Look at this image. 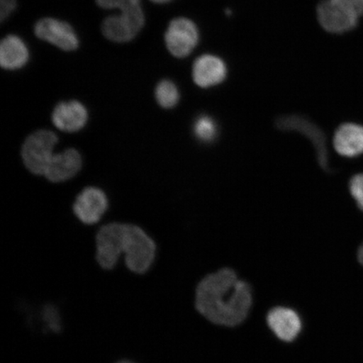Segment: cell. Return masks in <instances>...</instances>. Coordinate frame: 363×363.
I'll use <instances>...</instances> for the list:
<instances>
[{
    "mask_svg": "<svg viewBox=\"0 0 363 363\" xmlns=\"http://www.w3.org/2000/svg\"><path fill=\"white\" fill-rule=\"evenodd\" d=\"M252 303V289L235 271L224 269L208 275L198 285L196 308L213 323L235 326L246 319Z\"/></svg>",
    "mask_w": 363,
    "mask_h": 363,
    "instance_id": "1",
    "label": "cell"
},
{
    "mask_svg": "<svg viewBox=\"0 0 363 363\" xmlns=\"http://www.w3.org/2000/svg\"><path fill=\"white\" fill-rule=\"evenodd\" d=\"M123 252L127 267L142 274L150 269L155 259L156 245L140 227L125 224Z\"/></svg>",
    "mask_w": 363,
    "mask_h": 363,
    "instance_id": "2",
    "label": "cell"
},
{
    "mask_svg": "<svg viewBox=\"0 0 363 363\" xmlns=\"http://www.w3.org/2000/svg\"><path fill=\"white\" fill-rule=\"evenodd\" d=\"M58 143L57 135L51 130H40L27 138L21 150L23 162L35 175L44 176L52 161L54 148Z\"/></svg>",
    "mask_w": 363,
    "mask_h": 363,
    "instance_id": "3",
    "label": "cell"
},
{
    "mask_svg": "<svg viewBox=\"0 0 363 363\" xmlns=\"http://www.w3.org/2000/svg\"><path fill=\"white\" fill-rule=\"evenodd\" d=\"M317 18L322 28L333 35L352 33L361 18L339 0H322L317 6Z\"/></svg>",
    "mask_w": 363,
    "mask_h": 363,
    "instance_id": "4",
    "label": "cell"
},
{
    "mask_svg": "<svg viewBox=\"0 0 363 363\" xmlns=\"http://www.w3.org/2000/svg\"><path fill=\"white\" fill-rule=\"evenodd\" d=\"M125 224L111 223L101 227L96 237V259L104 269L111 270L123 253Z\"/></svg>",
    "mask_w": 363,
    "mask_h": 363,
    "instance_id": "5",
    "label": "cell"
},
{
    "mask_svg": "<svg viewBox=\"0 0 363 363\" xmlns=\"http://www.w3.org/2000/svg\"><path fill=\"white\" fill-rule=\"evenodd\" d=\"M145 16L142 7L121 12L120 16L106 18L102 24V33L115 43H127L133 40L143 29Z\"/></svg>",
    "mask_w": 363,
    "mask_h": 363,
    "instance_id": "6",
    "label": "cell"
},
{
    "mask_svg": "<svg viewBox=\"0 0 363 363\" xmlns=\"http://www.w3.org/2000/svg\"><path fill=\"white\" fill-rule=\"evenodd\" d=\"M198 42L199 30L192 21L181 17L170 22L165 34V43L172 55L179 58L189 56Z\"/></svg>",
    "mask_w": 363,
    "mask_h": 363,
    "instance_id": "7",
    "label": "cell"
},
{
    "mask_svg": "<svg viewBox=\"0 0 363 363\" xmlns=\"http://www.w3.org/2000/svg\"><path fill=\"white\" fill-rule=\"evenodd\" d=\"M276 124L280 130H295L306 135L316 149L318 162H319L322 169L328 172L330 171L326 138L323 131L319 127L306 119V118L298 116L281 117L277 120Z\"/></svg>",
    "mask_w": 363,
    "mask_h": 363,
    "instance_id": "8",
    "label": "cell"
},
{
    "mask_svg": "<svg viewBox=\"0 0 363 363\" xmlns=\"http://www.w3.org/2000/svg\"><path fill=\"white\" fill-rule=\"evenodd\" d=\"M34 30L39 39L56 45L63 51H74L79 48L78 36L65 21L45 18L36 23Z\"/></svg>",
    "mask_w": 363,
    "mask_h": 363,
    "instance_id": "9",
    "label": "cell"
},
{
    "mask_svg": "<svg viewBox=\"0 0 363 363\" xmlns=\"http://www.w3.org/2000/svg\"><path fill=\"white\" fill-rule=\"evenodd\" d=\"M108 210V199L101 189L86 188L76 198L74 212L81 222L93 225L101 220Z\"/></svg>",
    "mask_w": 363,
    "mask_h": 363,
    "instance_id": "10",
    "label": "cell"
},
{
    "mask_svg": "<svg viewBox=\"0 0 363 363\" xmlns=\"http://www.w3.org/2000/svg\"><path fill=\"white\" fill-rule=\"evenodd\" d=\"M333 146L339 155L356 157L363 154V125L356 121L344 122L335 130Z\"/></svg>",
    "mask_w": 363,
    "mask_h": 363,
    "instance_id": "11",
    "label": "cell"
},
{
    "mask_svg": "<svg viewBox=\"0 0 363 363\" xmlns=\"http://www.w3.org/2000/svg\"><path fill=\"white\" fill-rule=\"evenodd\" d=\"M52 123L65 133H76L83 129L88 121V111L79 101L58 104L52 116Z\"/></svg>",
    "mask_w": 363,
    "mask_h": 363,
    "instance_id": "12",
    "label": "cell"
},
{
    "mask_svg": "<svg viewBox=\"0 0 363 363\" xmlns=\"http://www.w3.org/2000/svg\"><path fill=\"white\" fill-rule=\"evenodd\" d=\"M227 74L223 60L214 55H203L194 62L193 79L194 83L201 88H210L222 83Z\"/></svg>",
    "mask_w": 363,
    "mask_h": 363,
    "instance_id": "13",
    "label": "cell"
},
{
    "mask_svg": "<svg viewBox=\"0 0 363 363\" xmlns=\"http://www.w3.org/2000/svg\"><path fill=\"white\" fill-rule=\"evenodd\" d=\"M270 329L280 340L292 342L298 337L302 328L301 318L291 308L277 307L272 308L267 317Z\"/></svg>",
    "mask_w": 363,
    "mask_h": 363,
    "instance_id": "14",
    "label": "cell"
},
{
    "mask_svg": "<svg viewBox=\"0 0 363 363\" xmlns=\"http://www.w3.org/2000/svg\"><path fill=\"white\" fill-rule=\"evenodd\" d=\"M82 164L80 153L74 148L67 149L54 156L44 176L52 183H62L74 178L81 170Z\"/></svg>",
    "mask_w": 363,
    "mask_h": 363,
    "instance_id": "15",
    "label": "cell"
},
{
    "mask_svg": "<svg viewBox=\"0 0 363 363\" xmlns=\"http://www.w3.org/2000/svg\"><path fill=\"white\" fill-rule=\"evenodd\" d=\"M29 59V51L19 36L8 35L0 45V65L7 70L19 69Z\"/></svg>",
    "mask_w": 363,
    "mask_h": 363,
    "instance_id": "16",
    "label": "cell"
},
{
    "mask_svg": "<svg viewBox=\"0 0 363 363\" xmlns=\"http://www.w3.org/2000/svg\"><path fill=\"white\" fill-rule=\"evenodd\" d=\"M155 97L159 106L172 108L179 101V92L174 83L170 80H162L157 86Z\"/></svg>",
    "mask_w": 363,
    "mask_h": 363,
    "instance_id": "17",
    "label": "cell"
},
{
    "mask_svg": "<svg viewBox=\"0 0 363 363\" xmlns=\"http://www.w3.org/2000/svg\"><path fill=\"white\" fill-rule=\"evenodd\" d=\"M194 133L195 136L203 143L213 142L218 134L216 121L210 116L199 117L194 122Z\"/></svg>",
    "mask_w": 363,
    "mask_h": 363,
    "instance_id": "18",
    "label": "cell"
},
{
    "mask_svg": "<svg viewBox=\"0 0 363 363\" xmlns=\"http://www.w3.org/2000/svg\"><path fill=\"white\" fill-rule=\"evenodd\" d=\"M98 6L103 9H119L122 12L130 11L140 6V0H96Z\"/></svg>",
    "mask_w": 363,
    "mask_h": 363,
    "instance_id": "19",
    "label": "cell"
},
{
    "mask_svg": "<svg viewBox=\"0 0 363 363\" xmlns=\"http://www.w3.org/2000/svg\"><path fill=\"white\" fill-rule=\"evenodd\" d=\"M350 192L358 208L363 211V174L352 177L350 181Z\"/></svg>",
    "mask_w": 363,
    "mask_h": 363,
    "instance_id": "20",
    "label": "cell"
},
{
    "mask_svg": "<svg viewBox=\"0 0 363 363\" xmlns=\"http://www.w3.org/2000/svg\"><path fill=\"white\" fill-rule=\"evenodd\" d=\"M0 20L4 21L16 8V0H0Z\"/></svg>",
    "mask_w": 363,
    "mask_h": 363,
    "instance_id": "21",
    "label": "cell"
},
{
    "mask_svg": "<svg viewBox=\"0 0 363 363\" xmlns=\"http://www.w3.org/2000/svg\"><path fill=\"white\" fill-rule=\"evenodd\" d=\"M345 6L350 8L358 16H363V0H339Z\"/></svg>",
    "mask_w": 363,
    "mask_h": 363,
    "instance_id": "22",
    "label": "cell"
},
{
    "mask_svg": "<svg viewBox=\"0 0 363 363\" xmlns=\"http://www.w3.org/2000/svg\"><path fill=\"white\" fill-rule=\"evenodd\" d=\"M357 259L358 262H359L363 266V243L362 244V246L359 247V249H358Z\"/></svg>",
    "mask_w": 363,
    "mask_h": 363,
    "instance_id": "23",
    "label": "cell"
},
{
    "mask_svg": "<svg viewBox=\"0 0 363 363\" xmlns=\"http://www.w3.org/2000/svg\"><path fill=\"white\" fill-rule=\"evenodd\" d=\"M151 1L157 4H164L171 1V0H151Z\"/></svg>",
    "mask_w": 363,
    "mask_h": 363,
    "instance_id": "24",
    "label": "cell"
},
{
    "mask_svg": "<svg viewBox=\"0 0 363 363\" xmlns=\"http://www.w3.org/2000/svg\"><path fill=\"white\" fill-rule=\"evenodd\" d=\"M119 363H133V362H121Z\"/></svg>",
    "mask_w": 363,
    "mask_h": 363,
    "instance_id": "25",
    "label": "cell"
}]
</instances>
